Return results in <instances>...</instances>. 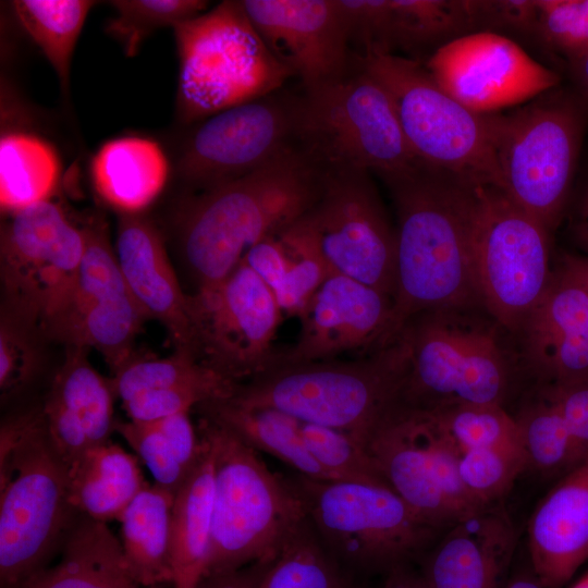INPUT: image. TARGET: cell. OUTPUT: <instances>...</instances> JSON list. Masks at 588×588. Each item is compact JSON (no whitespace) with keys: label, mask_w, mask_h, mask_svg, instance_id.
Returning a JSON list of instances; mask_svg holds the SVG:
<instances>
[{"label":"cell","mask_w":588,"mask_h":588,"mask_svg":"<svg viewBox=\"0 0 588 588\" xmlns=\"http://www.w3.org/2000/svg\"><path fill=\"white\" fill-rule=\"evenodd\" d=\"M397 223L395 293L383 345L413 317L437 309L483 308L475 270V184L421 166L387 183Z\"/></svg>","instance_id":"1"},{"label":"cell","mask_w":588,"mask_h":588,"mask_svg":"<svg viewBox=\"0 0 588 588\" xmlns=\"http://www.w3.org/2000/svg\"><path fill=\"white\" fill-rule=\"evenodd\" d=\"M324 174L296 145L242 177L185 193L172 230L197 287L222 280L250 247L297 221L319 197Z\"/></svg>","instance_id":"2"},{"label":"cell","mask_w":588,"mask_h":588,"mask_svg":"<svg viewBox=\"0 0 588 588\" xmlns=\"http://www.w3.org/2000/svg\"><path fill=\"white\" fill-rule=\"evenodd\" d=\"M69 467L49 438L42 409L8 417L0 429V585L19 588L48 566L79 517Z\"/></svg>","instance_id":"3"},{"label":"cell","mask_w":588,"mask_h":588,"mask_svg":"<svg viewBox=\"0 0 588 588\" xmlns=\"http://www.w3.org/2000/svg\"><path fill=\"white\" fill-rule=\"evenodd\" d=\"M406 372L403 342L354 360L271 365L237 383L228 396L252 407H271L303 421L341 430L365 448L372 432L400 402Z\"/></svg>","instance_id":"4"},{"label":"cell","mask_w":588,"mask_h":588,"mask_svg":"<svg viewBox=\"0 0 588 588\" xmlns=\"http://www.w3.org/2000/svg\"><path fill=\"white\" fill-rule=\"evenodd\" d=\"M502 330L480 307L430 310L409 319L397 336L406 352L400 403L425 409L503 405L515 358Z\"/></svg>","instance_id":"5"},{"label":"cell","mask_w":588,"mask_h":588,"mask_svg":"<svg viewBox=\"0 0 588 588\" xmlns=\"http://www.w3.org/2000/svg\"><path fill=\"white\" fill-rule=\"evenodd\" d=\"M212 445L213 500L206 575L269 565L307 518L289 478L272 473L258 452L200 417ZM204 576V577H205Z\"/></svg>","instance_id":"6"},{"label":"cell","mask_w":588,"mask_h":588,"mask_svg":"<svg viewBox=\"0 0 588 588\" xmlns=\"http://www.w3.org/2000/svg\"><path fill=\"white\" fill-rule=\"evenodd\" d=\"M353 63L389 94L405 138L427 168L475 185L501 187L489 114L443 90L419 61L399 54H353Z\"/></svg>","instance_id":"7"},{"label":"cell","mask_w":588,"mask_h":588,"mask_svg":"<svg viewBox=\"0 0 588 588\" xmlns=\"http://www.w3.org/2000/svg\"><path fill=\"white\" fill-rule=\"evenodd\" d=\"M586 109L553 89L507 113H490L501 189L552 232L579 156Z\"/></svg>","instance_id":"8"},{"label":"cell","mask_w":588,"mask_h":588,"mask_svg":"<svg viewBox=\"0 0 588 588\" xmlns=\"http://www.w3.org/2000/svg\"><path fill=\"white\" fill-rule=\"evenodd\" d=\"M327 552L348 577L405 565L437 530L388 485L289 478Z\"/></svg>","instance_id":"9"},{"label":"cell","mask_w":588,"mask_h":588,"mask_svg":"<svg viewBox=\"0 0 588 588\" xmlns=\"http://www.w3.org/2000/svg\"><path fill=\"white\" fill-rule=\"evenodd\" d=\"M298 143L326 169L367 170L385 184L424 166L384 87L356 65L340 81L302 89Z\"/></svg>","instance_id":"10"},{"label":"cell","mask_w":588,"mask_h":588,"mask_svg":"<svg viewBox=\"0 0 588 588\" xmlns=\"http://www.w3.org/2000/svg\"><path fill=\"white\" fill-rule=\"evenodd\" d=\"M475 270L482 305L516 334L551 284L550 232L501 188L475 185Z\"/></svg>","instance_id":"11"},{"label":"cell","mask_w":588,"mask_h":588,"mask_svg":"<svg viewBox=\"0 0 588 588\" xmlns=\"http://www.w3.org/2000/svg\"><path fill=\"white\" fill-rule=\"evenodd\" d=\"M85 232L52 200L7 216L0 232L1 308L45 338L69 303Z\"/></svg>","instance_id":"12"},{"label":"cell","mask_w":588,"mask_h":588,"mask_svg":"<svg viewBox=\"0 0 588 588\" xmlns=\"http://www.w3.org/2000/svg\"><path fill=\"white\" fill-rule=\"evenodd\" d=\"M173 30L179 57V122L191 125L265 95L260 49L265 46L241 1H224L176 24Z\"/></svg>","instance_id":"13"},{"label":"cell","mask_w":588,"mask_h":588,"mask_svg":"<svg viewBox=\"0 0 588 588\" xmlns=\"http://www.w3.org/2000/svg\"><path fill=\"white\" fill-rule=\"evenodd\" d=\"M302 91L270 90L194 124L173 161V172L197 193L242 177L299 145Z\"/></svg>","instance_id":"14"},{"label":"cell","mask_w":588,"mask_h":588,"mask_svg":"<svg viewBox=\"0 0 588 588\" xmlns=\"http://www.w3.org/2000/svg\"><path fill=\"white\" fill-rule=\"evenodd\" d=\"M366 449L387 483L434 529L486 507L466 492L458 473L461 453L429 409L399 402Z\"/></svg>","instance_id":"15"},{"label":"cell","mask_w":588,"mask_h":588,"mask_svg":"<svg viewBox=\"0 0 588 588\" xmlns=\"http://www.w3.org/2000/svg\"><path fill=\"white\" fill-rule=\"evenodd\" d=\"M371 173L326 169L319 197L293 224L316 246L331 273L395 293L396 236Z\"/></svg>","instance_id":"16"},{"label":"cell","mask_w":588,"mask_h":588,"mask_svg":"<svg viewBox=\"0 0 588 588\" xmlns=\"http://www.w3.org/2000/svg\"><path fill=\"white\" fill-rule=\"evenodd\" d=\"M191 353L234 383L270 367L282 310L265 282L244 262L222 280L188 295Z\"/></svg>","instance_id":"17"},{"label":"cell","mask_w":588,"mask_h":588,"mask_svg":"<svg viewBox=\"0 0 588 588\" xmlns=\"http://www.w3.org/2000/svg\"><path fill=\"white\" fill-rule=\"evenodd\" d=\"M83 229L85 252L74 291L46 338L95 348L114 373L133 356L148 317L126 284L106 222L95 220Z\"/></svg>","instance_id":"18"},{"label":"cell","mask_w":588,"mask_h":588,"mask_svg":"<svg viewBox=\"0 0 588 588\" xmlns=\"http://www.w3.org/2000/svg\"><path fill=\"white\" fill-rule=\"evenodd\" d=\"M425 66L443 90L479 114L532 100L560 83L556 72L537 62L510 37L492 30L448 40Z\"/></svg>","instance_id":"19"},{"label":"cell","mask_w":588,"mask_h":588,"mask_svg":"<svg viewBox=\"0 0 588 588\" xmlns=\"http://www.w3.org/2000/svg\"><path fill=\"white\" fill-rule=\"evenodd\" d=\"M244 12L265 48L303 90L334 83L354 70L340 0H244Z\"/></svg>","instance_id":"20"},{"label":"cell","mask_w":588,"mask_h":588,"mask_svg":"<svg viewBox=\"0 0 588 588\" xmlns=\"http://www.w3.org/2000/svg\"><path fill=\"white\" fill-rule=\"evenodd\" d=\"M393 299L350 277L330 273L299 315L293 346L277 352L271 365L334 359L338 355L382 347ZM270 365V366H271Z\"/></svg>","instance_id":"21"},{"label":"cell","mask_w":588,"mask_h":588,"mask_svg":"<svg viewBox=\"0 0 588 588\" xmlns=\"http://www.w3.org/2000/svg\"><path fill=\"white\" fill-rule=\"evenodd\" d=\"M355 56L416 51L475 32L469 0H340Z\"/></svg>","instance_id":"22"},{"label":"cell","mask_w":588,"mask_h":588,"mask_svg":"<svg viewBox=\"0 0 588 588\" xmlns=\"http://www.w3.org/2000/svg\"><path fill=\"white\" fill-rule=\"evenodd\" d=\"M516 334L539 384L588 378V292L560 268Z\"/></svg>","instance_id":"23"},{"label":"cell","mask_w":588,"mask_h":588,"mask_svg":"<svg viewBox=\"0 0 588 588\" xmlns=\"http://www.w3.org/2000/svg\"><path fill=\"white\" fill-rule=\"evenodd\" d=\"M114 249L126 284L148 319L167 329L176 351L191 353L188 295L157 226L143 215L120 216Z\"/></svg>","instance_id":"24"},{"label":"cell","mask_w":588,"mask_h":588,"mask_svg":"<svg viewBox=\"0 0 588 588\" xmlns=\"http://www.w3.org/2000/svg\"><path fill=\"white\" fill-rule=\"evenodd\" d=\"M516 543L500 510L486 506L450 526L420 572L427 588H500Z\"/></svg>","instance_id":"25"},{"label":"cell","mask_w":588,"mask_h":588,"mask_svg":"<svg viewBox=\"0 0 588 588\" xmlns=\"http://www.w3.org/2000/svg\"><path fill=\"white\" fill-rule=\"evenodd\" d=\"M527 534L531 572L542 588H561L588 560V456L542 499Z\"/></svg>","instance_id":"26"},{"label":"cell","mask_w":588,"mask_h":588,"mask_svg":"<svg viewBox=\"0 0 588 588\" xmlns=\"http://www.w3.org/2000/svg\"><path fill=\"white\" fill-rule=\"evenodd\" d=\"M89 170L100 199L120 216H133L142 215L160 196L173 163L158 142L121 136L99 147Z\"/></svg>","instance_id":"27"},{"label":"cell","mask_w":588,"mask_h":588,"mask_svg":"<svg viewBox=\"0 0 588 588\" xmlns=\"http://www.w3.org/2000/svg\"><path fill=\"white\" fill-rule=\"evenodd\" d=\"M19 588H140L121 540L100 522L79 515L57 564L46 566Z\"/></svg>","instance_id":"28"},{"label":"cell","mask_w":588,"mask_h":588,"mask_svg":"<svg viewBox=\"0 0 588 588\" xmlns=\"http://www.w3.org/2000/svg\"><path fill=\"white\" fill-rule=\"evenodd\" d=\"M203 442L199 460L176 492L172 512L171 586L197 588L206 574L213 500V451L208 437L197 428Z\"/></svg>","instance_id":"29"},{"label":"cell","mask_w":588,"mask_h":588,"mask_svg":"<svg viewBox=\"0 0 588 588\" xmlns=\"http://www.w3.org/2000/svg\"><path fill=\"white\" fill-rule=\"evenodd\" d=\"M200 417L223 427L257 452H265L314 480L334 481L305 443L303 420L275 408L237 404L228 396L196 406Z\"/></svg>","instance_id":"30"},{"label":"cell","mask_w":588,"mask_h":588,"mask_svg":"<svg viewBox=\"0 0 588 588\" xmlns=\"http://www.w3.org/2000/svg\"><path fill=\"white\" fill-rule=\"evenodd\" d=\"M483 23L531 38L569 64L588 52V0H488Z\"/></svg>","instance_id":"31"},{"label":"cell","mask_w":588,"mask_h":588,"mask_svg":"<svg viewBox=\"0 0 588 588\" xmlns=\"http://www.w3.org/2000/svg\"><path fill=\"white\" fill-rule=\"evenodd\" d=\"M138 461L111 440L89 448L69 469V500L73 509L100 522L119 520L148 483Z\"/></svg>","instance_id":"32"},{"label":"cell","mask_w":588,"mask_h":588,"mask_svg":"<svg viewBox=\"0 0 588 588\" xmlns=\"http://www.w3.org/2000/svg\"><path fill=\"white\" fill-rule=\"evenodd\" d=\"M174 497L156 483H147L119 518L122 549L140 587L171 584Z\"/></svg>","instance_id":"33"},{"label":"cell","mask_w":588,"mask_h":588,"mask_svg":"<svg viewBox=\"0 0 588 588\" xmlns=\"http://www.w3.org/2000/svg\"><path fill=\"white\" fill-rule=\"evenodd\" d=\"M62 172L56 147L26 131L0 139V208L5 216L51 200Z\"/></svg>","instance_id":"34"},{"label":"cell","mask_w":588,"mask_h":588,"mask_svg":"<svg viewBox=\"0 0 588 588\" xmlns=\"http://www.w3.org/2000/svg\"><path fill=\"white\" fill-rule=\"evenodd\" d=\"M90 0H14L12 13L40 49L69 95L72 59L89 11Z\"/></svg>","instance_id":"35"},{"label":"cell","mask_w":588,"mask_h":588,"mask_svg":"<svg viewBox=\"0 0 588 588\" xmlns=\"http://www.w3.org/2000/svg\"><path fill=\"white\" fill-rule=\"evenodd\" d=\"M86 347L68 346L63 364L54 373L48 394L83 424L91 446L110 441L115 422V397L110 378L89 363Z\"/></svg>","instance_id":"36"},{"label":"cell","mask_w":588,"mask_h":588,"mask_svg":"<svg viewBox=\"0 0 588 588\" xmlns=\"http://www.w3.org/2000/svg\"><path fill=\"white\" fill-rule=\"evenodd\" d=\"M115 397L122 402L133 395L177 387H200L230 395L237 383L203 365L194 355L176 351L166 357L133 356L110 378Z\"/></svg>","instance_id":"37"},{"label":"cell","mask_w":588,"mask_h":588,"mask_svg":"<svg viewBox=\"0 0 588 588\" xmlns=\"http://www.w3.org/2000/svg\"><path fill=\"white\" fill-rule=\"evenodd\" d=\"M527 469L544 476L566 475L587 456L571 436L559 411L538 393L515 417Z\"/></svg>","instance_id":"38"},{"label":"cell","mask_w":588,"mask_h":588,"mask_svg":"<svg viewBox=\"0 0 588 588\" xmlns=\"http://www.w3.org/2000/svg\"><path fill=\"white\" fill-rule=\"evenodd\" d=\"M350 579L306 518L266 568L257 588H345Z\"/></svg>","instance_id":"39"},{"label":"cell","mask_w":588,"mask_h":588,"mask_svg":"<svg viewBox=\"0 0 588 588\" xmlns=\"http://www.w3.org/2000/svg\"><path fill=\"white\" fill-rule=\"evenodd\" d=\"M108 4L114 15L106 32L122 47L126 57L137 54L155 30L200 15L208 2L201 0H113Z\"/></svg>","instance_id":"40"},{"label":"cell","mask_w":588,"mask_h":588,"mask_svg":"<svg viewBox=\"0 0 588 588\" xmlns=\"http://www.w3.org/2000/svg\"><path fill=\"white\" fill-rule=\"evenodd\" d=\"M462 454L466 451L519 445L515 417L498 404H457L429 409Z\"/></svg>","instance_id":"41"},{"label":"cell","mask_w":588,"mask_h":588,"mask_svg":"<svg viewBox=\"0 0 588 588\" xmlns=\"http://www.w3.org/2000/svg\"><path fill=\"white\" fill-rule=\"evenodd\" d=\"M285 252L283 272L273 295L283 314L299 317L331 273L314 243L294 224L279 234Z\"/></svg>","instance_id":"42"},{"label":"cell","mask_w":588,"mask_h":588,"mask_svg":"<svg viewBox=\"0 0 588 588\" xmlns=\"http://www.w3.org/2000/svg\"><path fill=\"white\" fill-rule=\"evenodd\" d=\"M302 432L308 451L334 481L388 485L367 449L353 436L306 421Z\"/></svg>","instance_id":"43"},{"label":"cell","mask_w":588,"mask_h":588,"mask_svg":"<svg viewBox=\"0 0 588 588\" xmlns=\"http://www.w3.org/2000/svg\"><path fill=\"white\" fill-rule=\"evenodd\" d=\"M42 334L33 326L1 308L0 393L8 401L22 393L37 377L41 363Z\"/></svg>","instance_id":"44"},{"label":"cell","mask_w":588,"mask_h":588,"mask_svg":"<svg viewBox=\"0 0 588 588\" xmlns=\"http://www.w3.org/2000/svg\"><path fill=\"white\" fill-rule=\"evenodd\" d=\"M524 469L527 466L519 445L466 451L458 461L461 481L481 506L503 495Z\"/></svg>","instance_id":"45"},{"label":"cell","mask_w":588,"mask_h":588,"mask_svg":"<svg viewBox=\"0 0 588 588\" xmlns=\"http://www.w3.org/2000/svg\"><path fill=\"white\" fill-rule=\"evenodd\" d=\"M114 431L128 443L138 460L148 468L154 483L176 494L191 471L183 467L157 426L152 421L117 420Z\"/></svg>","instance_id":"46"},{"label":"cell","mask_w":588,"mask_h":588,"mask_svg":"<svg viewBox=\"0 0 588 588\" xmlns=\"http://www.w3.org/2000/svg\"><path fill=\"white\" fill-rule=\"evenodd\" d=\"M222 397L217 392L200 387H177L137 393L122 405L128 420L149 422L179 413L191 412L199 404Z\"/></svg>","instance_id":"47"},{"label":"cell","mask_w":588,"mask_h":588,"mask_svg":"<svg viewBox=\"0 0 588 588\" xmlns=\"http://www.w3.org/2000/svg\"><path fill=\"white\" fill-rule=\"evenodd\" d=\"M538 393L559 411L574 441L588 456V378L539 384Z\"/></svg>","instance_id":"48"},{"label":"cell","mask_w":588,"mask_h":588,"mask_svg":"<svg viewBox=\"0 0 588 588\" xmlns=\"http://www.w3.org/2000/svg\"><path fill=\"white\" fill-rule=\"evenodd\" d=\"M41 409L52 445L70 469L91 448L86 430L72 412L49 394Z\"/></svg>","instance_id":"49"},{"label":"cell","mask_w":588,"mask_h":588,"mask_svg":"<svg viewBox=\"0 0 588 588\" xmlns=\"http://www.w3.org/2000/svg\"><path fill=\"white\" fill-rule=\"evenodd\" d=\"M269 565L257 564L234 572L209 574L197 588H257Z\"/></svg>","instance_id":"50"},{"label":"cell","mask_w":588,"mask_h":588,"mask_svg":"<svg viewBox=\"0 0 588 588\" xmlns=\"http://www.w3.org/2000/svg\"><path fill=\"white\" fill-rule=\"evenodd\" d=\"M382 588H427L421 574L411 569L406 564L392 569Z\"/></svg>","instance_id":"51"},{"label":"cell","mask_w":588,"mask_h":588,"mask_svg":"<svg viewBox=\"0 0 588 588\" xmlns=\"http://www.w3.org/2000/svg\"><path fill=\"white\" fill-rule=\"evenodd\" d=\"M559 268L579 283L588 292V257L585 255L564 254Z\"/></svg>","instance_id":"52"},{"label":"cell","mask_w":588,"mask_h":588,"mask_svg":"<svg viewBox=\"0 0 588 588\" xmlns=\"http://www.w3.org/2000/svg\"><path fill=\"white\" fill-rule=\"evenodd\" d=\"M569 65L577 90V98L588 111V52Z\"/></svg>","instance_id":"53"},{"label":"cell","mask_w":588,"mask_h":588,"mask_svg":"<svg viewBox=\"0 0 588 588\" xmlns=\"http://www.w3.org/2000/svg\"><path fill=\"white\" fill-rule=\"evenodd\" d=\"M573 232L577 243L585 252V256L588 257V188L576 211V217L573 221Z\"/></svg>","instance_id":"54"},{"label":"cell","mask_w":588,"mask_h":588,"mask_svg":"<svg viewBox=\"0 0 588 588\" xmlns=\"http://www.w3.org/2000/svg\"><path fill=\"white\" fill-rule=\"evenodd\" d=\"M504 588H542V586L531 572L517 575Z\"/></svg>","instance_id":"55"},{"label":"cell","mask_w":588,"mask_h":588,"mask_svg":"<svg viewBox=\"0 0 588 588\" xmlns=\"http://www.w3.org/2000/svg\"><path fill=\"white\" fill-rule=\"evenodd\" d=\"M571 588H588V573L581 576Z\"/></svg>","instance_id":"56"},{"label":"cell","mask_w":588,"mask_h":588,"mask_svg":"<svg viewBox=\"0 0 588 588\" xmlns=\"http://www.w3.org/2000/svg\"><path fill=\"white\" fill-rule=\"evenodd\" d=\"M345 588H360V586L354 579H350Z\"/></svg>","instance_id":"57"}]
</instances>
